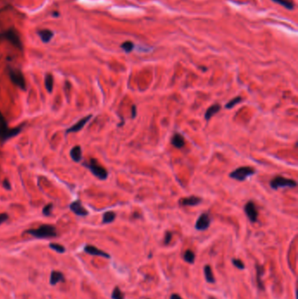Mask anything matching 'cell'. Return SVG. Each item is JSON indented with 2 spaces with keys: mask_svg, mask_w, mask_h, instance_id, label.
Wrapping results in <instances>:
<instances>
[{
  "mask_svg": "<svg viewBox=\"0 0 298 299\" xmlns=\"http://www.w3.org/2000/svg\"><path fill=\"white\" fill-rule=\"evenodd\" d=\"M21 129H22V127H19L15 129H9L4 117L0 113V141L2 143L17 136L21 131Z\"/></svg>",
  "mask_w": 298,
  "mask_h": 299,
  "instance_id": "obj_1",
  "label": "cell"
},
{
  "mask_svg": "<svg viewBox=\"0 0 298 299\" xmlns=\"http://www.w3.org/2000/svg\"><path fill=\"white\" fill-rule=\"evenodd\" d=\"M27 234H32L39 239H46V238H54L57 235V232L54 227L51 225H42L37 229H30L26 231Z\"/></svg>",
  "mask_w": 298,
  "mask_h": 299,
  "instance_id": "obj_2",
  "label": "cell"
},
{
  "mask_svg": "<svg viewBox=\"0 0 298 299\" xmlns=\"http://www.w3.org/2000/svg\"><path fill=\"white\" fill-rule=\"evenodd\" d=\"M86 166L91 171V173L100 179H106L108 178V172L103 165H101L97 160L91 158L88 163L86 164Z\"/></svg>",
  "mask_w": 298,
  "mask_h": 299,
  "instance_id": "obj_3",
  "label": "cell"
},
{
  "mask_svg": "<svg viewBox=\"0 0 298 299\" xmlns=\"http://www.w3.org/2000/svg\"><path fill=\"white\" fill-rule=\"evenodd\" d=\"M254 173H255V170L252 167H250V166H241V167L235 169L234 171H233L229 174V176L231 179H236V180H239V181H243L247 178L253 175Z\"/></svg>",
  "mask_w": 298,
  "mask_h": 299,
  "instance_id": "obj_4",
  "label": "cell"
},
{
  "mask_svg": "<svg viewBox=\"0 0 298 299\" xmlns=\"http://www.w3.org/2000/svg\"><path fill=\"white\" fill-rule=\"evenodd\" d=\"M270 186L274 190H278L279 188L283 187H296L297 186V181L294 179H287L282 176H276L271 181H270Z\"/></svg>",
  "mask_w": 298,
  "mask_h": 299,
  "instance_id": "obj_5",
  "label": "cell"
},
{
  "mask_svg": "<svg viewBox=\"0 0 298 299\" xmlns=\"http://www.w3.org/2000/svg\"><path fill=\"white\" fill-rule=\"evenodd\" d=\"M9 76L16 86L23 90L25 89V81L21 71L16 68H9Z\"/></svg>",
  "mask_w": 298,
  "mask_h": 299,
  "instance_id": "obj_6",
  "label": "cell"
},
{
  "mask_svg": "<svg viewBox=\"0 0 298 299\" xmlns=\"http://www.w3.org/2000/svg\"><path fill=\"white\" fill-rule=\"evenodd\" d=\"M245 213L246 215L247 216L248 219L251 222H255L257 221L258 219V212L255 207V204L253 201H248L246 206H245Z\"/></svg>",
  "mask_w": 298,
  "mask_h": 299,
  "instance_id": "obj_7",
  "label": "cell"
},
{
  "mask_svg": "<svg viewBox=\"0 0 298 299\" xmlns=\"http://www.w3.org/2000/svg\"><path fill=\"white\" fill-rule=\"evenodd\" d=\"M210 223H211L210 216H209L208 213H202V214L198 217V219H197L195 228H196V229H198V230L204 231L209 228Z\"/></svg>",
  "mask_w": 298,
  "mask_h": 299,
  "instance_id": "obj_8",
  "label": "cell"
},
{
  "mask_svg": "<svg viewBox=\"0 0 298 299\" xmlns=\"http://www.w3.org/2000/svg\"><path fill=\"white\" fill-rule=\"evenodd\" d=\"M202 201L201 198L197 197V196H191V197H186V198H183L178 201V204H180L183 207H186V206H197L198 205L200 202Z\"/></svg>",
  "mask_w": 298,
  "mask_h": 299,
  "instance_id": "obj_9",
  "label": "cell"
},
{
  "mask_svg": "<svg viewBox=\"0 0 298 299\" xmlns=\"http://www.w3.org/2000/svg\"><path fill=\"white\" fill-rule=\"evenodd\" d=\"M92 115H88L84 118H82L81 120H80L79 122H77L74 125H73L72 127H70L67 130V133H72V132H78L80 131V129L87 124V123L91 119Z\"/></svg>",
  "mask_w": 298,
  "mask_h": 299,
  "instance_id": "obj_10",
  "label": "cell"
},
{
  "mask_svg": "<svg viewBox=\"0 0 298 299\" xmlns=\"http://www.w3.org/2000/svg\"><path fill=\"white\" fill-rule=\"evenodd\" d=\"M4 37H5L9 41H11L14 46L19 47V48H21V41H20L19 36L18 35V33H17L15 31L10 30V31L6 32V33H4Z\"/></svg>",
  "mask_w": 298,
  "mask_h": 299,
  "instance_id": "obj_11",
  "label": "cell"
},
{
  "mask_svg": "<svg viewBox=\"0 0 298 299\" xmlns=\"http://www.w3.org/2000/svg\"><path fill=\"white\" fill-rule=\"evenodd\" d=\"M70 209L77 215L79 216H85V215H88V212L82 207L81 203L80 201H74L73 202L71 205H70Z\"/></svg>",
  "mask_w": 298,
  "mask_h": 299,
  "instance_id": "obj_12",
  "label": "cell"
},
{
  "mask_svg": "<svg viewBox=\"0 0 298 299\" xmlns=\"http://www.w3.org/2000/svg\"><path fill=\"white\" fill-rule=\"evenodd\" d=\"M85 252L89 254H92V255H98V256H103V257H105V258H109V254L107 253H105L104 251L94 247V246H91V245H88L85 247L84 248Z\"/></svg>",
  "mask_w": 298,
  "mask_h": 299,
  "instance_id": "obj_13",
  "label": "cell"
},
{
  "mask_svg": "<svg viewBox=\"0 0 298 299\" xmlns=\"http://www.w3.org/2000/svg\"><path fill=\"white\" fill-rule=\"evenodd\" d=\"M172 144L177 149H181L183 148L185 144V141H184V137L179 134V133H176L174 134V136L172 137Z\"/></svg>",
  "mask_w": 298,
  "mask_h": 299,
  "instance_id": "obj_14",
  "label": "cell"
},
{
  "mask_svg": "<svg viewBox=\"0 0 298 299\" xmlns=\"http://www.w3.org/2000/svg\"><path fill=\"white\" fill-rule=\"evenodd\" d=\"M221 109V106L218 103H215L212 106H210L205 113V119L207 121H209L214 115H216L218 111Z\"/></svg>",
  "mask_w": 298,
  "mask_h": 299,
  "instance_id": "obj_15",
  "label": "cell"
},
{
  "mask_svg": "<svg viewBox=\"0 0 298 299\" xmlns=\"http://www.w3.org/2000/svg\"><path fill=\"white\" fill-rule=\"evenodd\" d=\"M63 281H64V275L61 272L54 270L51 273V276H50V283L52 285H55V284H57V283H60V282H63Z\"/></svg>",
  "mask_w": 298,
  "mask_h": 299,
  "instance_id": "obj_16",
  "label": "cell"
},
{
  "mask_svg": "<svg viewBox=\"0 0 298 299\" xmlns=\"http://www.w3.org/2000/svg\"><path fill=\"white\" fill-rule=\"evenodd\" d=\"M70 156L72 158V159L74 162H79L81 159V156H82V151H81V148L79 145L74 146L73 149L71 150L70 151Z\"/></svg>",
  "mask_w": 298,
  "mask_h": 299,
  "instance_id": "obj_17",
  "label": "cell"
},
{
  "mask_svg": "<svg viewBox=\"0 0 298 299\" xmlns=\"http://www.w3.org/2000/svg\"><path fill=\"white\" fill-rule=\"evenodd\" d=\"M39 35L41 39V40L45 43H47L51 40V39L53 38L54 36V33L52 31L50 30H47V29H44V30H41L39 32Z\"/></svg>",
  "mask_w": 298,
  "mask_h": 299,
  "instance_id": "obj_18",
  "label": "cell"
},
{
  "mask_svg": "<svg viewBox=\"0 0 298 299\" xmlns=\"http://www.w3.org/2000/svg\"><path fill=\"white\" fill-rule=\"evenodd\" d=\"M45 86H46V90L49 93H52L53 89H54V77L52 74H47L45 76Z\"/></svg>",
  "mask_w": 298,
  "mask_h": 299,
  "instance_id": "obj_19",
  "label": "cell"
},
{
  "mask_svg": "<svg viewBox=\"0 0 298 299\" xmlns=\"http://www.w3.org/2000/svg\"><path fill=\"white\" fill-rule=\"evenodd\" d=\"M115 217H116V214L114 212H112V211L106 212V213H104L103 217V222L104 224L111 223L115 220Z\"/></svg>",
  "mask_w": 298,
  "mask_h": 299,
  "instance_id": "obj_20",
  "label": "cell"
},
{
  "mask_svg": "<svg viewBox=\"0 0 298 299\" xmlns=\"http://www.w3.org/2000/svg\"><path fill=\"white\" fill-rule=\"evenodd\" d=\"M204 271H205V276H206V280H207L208 283H214L215 282V279H214V276H213V274L212 272V269L209 265H206L205 266V269H204Z\"/></svg>",
  "mask_w": 298,
  "mask_h": 299,
  "instance_id": "obj_21",
  "label": "cell"
},
{
  "mask_svg": "<svg viewBox=\"0 0 298 299\" xmlns=\"http://www.w3.org/2000/svg\"><path fill=\"white\" fill-rule=\"evenodd\" d=\"M184 259L185 262H187L188 263H194L195 261V254L192 251V250H186L184 254Z\"/></svg>",
  "mask_w": 298,
  "mask_h": 299,
  "instance_id": "obj_22",
  "label": "cell"
},
{
  "mask_svg": "<svg viewBox=\"0 0 298 299\" xmlns=\"http://www.w3.org/2000/svg\"><path fill=\"white\" fill-rule=\"evenodd\" d=\"M256 273H257V276H256V281H257V283H258V287L260 289H263V283H262V280H261V276L263 274V268L259 266V265H256Z\"/></svg>",
  "mask_w": 298,
  "mask_h": 299,
  "instance_id": "obj_23",
  "label": "cell"
},
{
  "mask_svg": "<svg viewBox=\"0 0 298 299\" xmlns=\"http://www.w3.org/2000/svg\"><path fill=\"white\" fill-rule=\"evenodd\" d=\"M241 102H242V97H241V96H236V97L233 98L231 101H229L226 104L225 108H226V109H230L233 108L235 105H237V104L240 103Z\"/></svg>",
  "mask_w": 298,
  "mask_h": 299,
  "instance_id": "obj_24",
  "label": "cell"
},
{
  "mask_svg": "<svg viewBox=\"0 0 298 299\" xmlns=\"http://www.w3.org/2000/svg\"><path fill=\"white\" fill-rule=\"evenodd\" d=\"M274 2L284 6L285 8L287 9H289V10H292L294 8V4L291 1H288V0H273Z\"/></svg>",
  "mask_w": 298,
  "mask_h": 299,
  "instance_id": "obj_25",
  "label": "cell"
},
{
  "mask_svg": "<svg viewBox=\"0 0 298 299\" xmlns=\"http://www.w3.org/2000/svg\"><path fill=\"white\" fill-rule=\"evenodd\" d=\"M112 298L113 299H124V295L118 287H115L112 292Z\"/></svg>",
  "mask_w": 298,
  "mask_h": 299,
  "instance_id": "obj_26",
  "label": "cell"
},
{
  "mask_svg": "<svg viewBox=\"0 0 298 299\" xmlns=\"http://www.w3.org/2000/svg\"><path fill=\"white\" fill-rule=\"evenodd\" d=\"M49 247L52 249H54V251L58 252V253L61 254L65 252V248L62 245H60V244H58V243H50Z\"/></svg>",
  "mask_w": 298,
  "mask_h": 299,
  "instance_id": "obj_27",
  "label": "cell"
},
{
  "mask_svg": "<svg viewBox=\"0 0 298 299\" xmlns=\"http://www.w3.org/2000/svg\"><path fill=\"white\" fill-rule=\"evenodd\" d=\"M121 47L126 52V53H130L134 49V43L131 41H125L124 43L122 44Z\"/></svg>",
  "mask_w": 298,
  "mask_h": 299,
  "instance_id": "obj_28",
  "label": "cell"
},
{
  "mask_svg": "<svg viewBox=\"0 0 298 299\" xmlns=\"http://www.w3.org/2000/svg\"><path fill=\"white\" fill-rule=\"evenodd\" d=\"M52 210H53V204H48V205H46V207L43 208L42 213H43L44 215L49 216L52 213Z\"/></svg>",
  "mask_w": 298,
  "mask_h": 299,
  "instance_id": "obj_29",
  "label": "cell"
},
{
  "mask_svg": "<svg viewBox=\"0 0 298 299\" xmlns=\"http://www.w3.org/2000/svg\"><path fill=\"white\" fill-rule=\"evenodd\" d=\"M233 265H234L236 268H238V269H244V263L241 262V260H238V259H233Z\"/></svg>",
  "mask_w": 298,
  "mask_h": 299,
  "instance_id": "obj_30",
  "label": "cell"
},
{
  "mask_svg": "<svg viewBox=\"0 0 298 299\" xmlns=\"http://www.w3.org/2000/svg\"><path fill=\"white\" fill-rule=\"evenodd\" d=\"M172 234L171 232H166L165 234V236H164V243L165 244H169L171 241H172Z\"/></svg>",
  "mask_w": 298,
  "mask_h": 299,
  "instance_id": "obj_31",
  "label": "cell"
},
{
  "mask_svg": "<svg viewBox=\"0 0 298 299\" xmlns=\"http://www.w3.org/2000/svg\"><path fill=\"white\" fill-rule=\"evenodd\" d=\"M8 219V215L6 213H0V224L4 223Z\"/></svg>",
  "mask_w": 298,
  "mask_h": 299,
  "instance_id": "obj_32",
  "label": "cell"
},
{
  "mask_svg": "<svg viewBox=\"0 0 298 299\" xmlns=\"http://www.w3.org/2000/svg\"><path fill=\"white\" fill-rule=\"evenodd\" d=\"M3 185H4V187L5 189H7V190H10V189H11V184H10V182L8 181V179H4V180L3 181Z\"/></svg>",
  "mask_w": 298,
  "mask_h": 299,
  "instance_id": "obj_33",
  "label": "cell"
},
{
  "mask_svg": "<svg viewBox=\"0 0 298 299\" xmlns=\"http://www.w3.org/2000/svg\"><path fill=\"white\" fill-rule=\"evenodd\" d=\"M137 108H136V106L135 105H133L132 106V108H131V116H132V118H135L136 117V115H137Z\"/></svg>",
  "mask_w": 298,
  "mask_h": 299,
  "instance_id": "obj_34",
  "label": "cell"
},
{
  "mask_svg": "<svg viewBox=\"0 0 298 299\" xmlns=\"http://www.w3.org/2000/svg\"><path fill=\"white\" fill-rule=\"evenodd\" d=\"M171 299H182V298L178 296V294H172L171 296Z\"/></svg>",
  "mask_w": 298,
  "mask_h": 299,
  "instance_id": "obj_35",
  "label": "cell"
},
{
  "mask_svg": "<svg viewBox=\"0 0 298 299\" xmlns=\"http://www.w3.org/2000/svg\"><path fill=\"white\" fill-rule=\"evenodd\" d=\"M210 299H214V298H210Z\"/></svg>",
  "mask_w": 298,
  "mask_h": 299,
  "instance_id": "obj_36",
  "label": "cell"
}]
</instances>
